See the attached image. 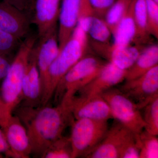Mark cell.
Returning <instances> with one entry per match:
<instances>
[{
    "instance_id": "8fae6325",
    "label": "cell",
    "mask_w": 158,
    "mask_h": 158,
    "mask_svg": "<svg viewBox=\"0 0 158 158\" xmlns=\"http://www.w3.org/2000/svg\"><path fill=\"white\" fill-rule=\"evenodd\" d=\"M92 46L100 56L106 59L118 68L127 70L133 65L144 45L132 44L115 46L112 44H105L92 42Z\"/></svg>"
},
{
    "instance_id": "7c38bea8",
    "label": "cell",
    "mask_w": 158,
    "mask_h": 158,
    "mask_svg": "<svg viewBox=\"0 0 158 158\" xmlns=\"http://www.w3.org/2000/svg\"><path fill=\"white\" fill-rule=\"evenodd\" d=\"M31 22L29 15L0 1V29L21 40L27 36Z\"/></svg>"
},
{
    "instance_id": "44dd1931",
    "label": "cell",
    "mask_w": 158,
    "mask_h": 158,
    "mask_svg": "<svg viewBox=\"0 0 158 158\" xmlns=\"http://www.w3.org/2000/svg\"><path fill=\"white\" fill-rule=\"evenodd\" d=\"M136 34L134 44L144 45L150 40L147 28V9L145 0H133Z\"/></svg>"
},
{
    "instance_id": "5b68a950",
    "label": "cell",
    "mask_w": 158,
    "mask_h": 158,
    "mask_svg": "<svg viewBox=\"0 0 158 158\" xmlns=\"http://www.w3.org/2000/svg\"><path fill=\"white\" fill-rule=\"evenodd\" d=\"M72 121L69 137L72 158H86L106 136L109 128L108 120L83 118Z\"/></svg>"
},
{
    "instance_id": "d6a6232c",
    "label": "cell",
    "mask_w": 158,
    "mask_h": 158,
    "mask_svg": "<svg viewBox=\"0 0 158 158\" xmlns=\"http://www.w3.org/2000/svg\"><path fill=\"white\" fill-rule=\"evenodd\" d=\"M4 157V156L0 154V158H2Z\"/></svg>"
},
{
    "instance_id": "7402d4cb",
    "label": "cell",
    "mask_w": 158,
    "mask_h": 158,
    "mask_svg": "<svg viewBox=\"0 0 158 158\" xmlns=\"http://www.w3.org/2000/svg\"><path fill=\"white\" fill-rule=\"evenodd\" d=\"M131 2V0H116L105 15L103 19L111 31L112 37L127 12Z\"/></svg>"
},
{
    "instance_id": "ffe728a7",
    "label": "cell",
    "mask_w": 158,
    "mask_h": 158,
    "mask_svg": "<svg viewBox=\"0 0 158 158\" xmlns=\"http://www.w3.org/2000/svg\"><path fill=\"white\" fill-rule=\"evenodd\" d=\"M136 34L134 13V2L131 0L127 12L118 24L113 35V45L120 46L132 44Z\"/></svg>"
},
{
    "instance_id": "7a4b0ae2",
    "label": "cell",
    "mask_w": 158,
    "mask_h": 158,
    "mask_svg": "<svg viewBox=\"0 0 158 158\" xmlns=\"http://www.w3.org/2000/svg\"><path fill=\"white\" fill-rule=\"evenodd\" d=\"M88 36L78 23L71 37L52 62L42 88L40 104L47 105L55 95L59 82L86 54Z\"/></svg>"
},
{
    "instance_id": "d6986e66",
    "label": "cell",
    "mask_w": 158,
    "mask_h": 158,
    "mask_svg": "<svg viewBox=\"0 0 158 158\" xmlns=\"http://www.w3.org/2000/svg\"><path fill=\"white\" fill-rule=\"evenodd\" d=\"M158 63V46L152 44L144 48L133 65L127 70L125 81L141 76Z\"/></svg>"
},
{
    "instance_id": "e0dca14e",
    "label": "cell",
    "mask_w": 158,
    "mask_h": 158,
    "mask_svg": "<svg viewBox=\"0 0 158 158\" xmlns=\"http://www.w3.org/2000/svg\"><path fill=\"white\" fill-rule=\"evenodd\" d=\"M81 0H62L58 30L59 52L71 37L79 22Z\"/></svg>"
},
{
    "instance_id": "83f0119b",
    "label": "cell",
    "mask_w": 158,
    "mask_h": 158,
    "mask_svg": "<svg viewBox=\"0 0 158 158\" xmlns=\"http://www.w3.org/2000/svg\"><path fill=\"white\" fill-rule=\"evenodd\" d=\"M116 0H88L95 14L104 19L105 15Z\"/></svg>"
},
{
    "instance_id": "f1b7e54d",
    "label": "cell",
    "mask_w": 158,
    "mask_h": 158,
    "mask_svg": "<svg viewBox=\"0 0 158 158\" xmlns=\"http://www.w3.org/2000/svg\"><path fill=\"white\" fill-rule=\"evenodd\" d=\"M29 15L34 11L36 0H2Z\"/></svg>"
},
{
    "instance_id": "8992f818",
    "label": "cell",
    "mask_w": 158,
    "mask_h": 158,
    "mask_svg": "<svg viewBox=\"0 0 158 158\" xmlns=\"http://www.w3.org/2000/svg\"><path fill=\"white\" fill-rule=\"evenodd\" d=\"M101 96L109 105L113 118L136 135L140 136L145 123L137 105L119 89L114 87L102 94Z\"/></svg>"
},
{
    "instance_id": "30bf717a",
    "label": "cell",
    "mask_w": 158,
    "mask_h": 158,
    "mask_svg": "<svg viewBox=\"0 0 158 158\" xmlns=\"http://www.w3.org/2000/svg\"><path fill=\"white\" fill-rule=\"evenodd\" d=\"M126 71L111 62H106L96 76L77 93L87 97L101 96L105 91L124 81Z\"/></svg>"
},
{
    "instance_id": "3957f363",
    "label": "cell",
    "mask_w": 158,
    "mask_h": 158,
    "mask_svg": "<svg viewBox=\"0 0 158 158\" xmlns=\"http://www.w3.org/2000/svg\"><path fill=\"white\" fill-rule=\"evenodd\" d=\"M37 37L27 36L20 44L6 76L0 85V96L11 113L23 101V78Z\"/></svg>"
},
{
    "instance_id": "4fadbf2b",
    "label": "cell",
    "mask_w": 158,
    "mask_h": 158,
    "mask_svg": "<svg viewBox=\"0 0 158 158\" xmlns=\"http://www.w3.org/2000/svg\"><path fill=\"white\" fill-rule=\"evenodd\" d=\"M23 100L24 106L36 107L42 96L41 79L37 64L36 45L31 51L23 78Z\"/></svg>"
},
{
    "instance_id": "2e32d148",
    "label": "cell",
    "mask_w": 158,
    "mask_h": 158,
    "mask_svg": "<svg viewBox=\"0 0 158 158\" xmlns=\"http://www.w3.org/2000/svg\"><path fill=\"white\" fill-rule=\"evenodd\" d=\"M61 0H36L33 23L37 26L38 37L41 38L57 27Z\"/></svg>"
},
{
    "instance_id": "277c9868",
    "label": "cell",
    "mask_w": 158,
    "mask_h": 158,
    "mask_svg": "<svg viewBox=\"0 0 158 158\" xmlns=\"http://www.w3.org/2000/svg\"><path fill=\"white\" fill-rule=\"evenodd\" d=\"M106 62L91 55H85L59 82L55 92L60 102L69 101L82 87L94 77Z\"/></svg>"
},
{
    "instance_id": "9c48e42d",
    "label": "cell",
    "mask_w": 158,
    "mask_h": 158,
    "mask_svg": "<svg viewBox=\"0 0 158 158\" xmlns=\"http://www.w3.org/2000/svg\"><path fill=\"white\" fill-rule=\"evenodd\" d=\"M63 103L68 106L75 119L108 120L113 118L109 105L101 96L87 97L75 95L69 101Z\"/></svg>"
},
{
    "instance_id": "484cf974",
    "label": "cell",
    "mask_w": 158,
    "mask_h": 158,
    "mask_svg": "<svg viewBox=\"0 0 158 158\" xmlns=\"http://www.w3.org/2000/svg\"><path fill=\"white\" fill-rule=\"evenodd\" d=\"M147 9V28L148 34L158 38V4L153 0H145Z\"/></svg>"
},
{
    "instance_id": "603a6c76",
    "label": "cell",
    "mask_w": 158,
    "mask_h": 158,
    "mask_svg": "<svg viewBox=\"0 0 158 158\" xmlns=\"http://www.w3.org/2000/svg\"><path fill=\"white\" fill-rule=\"evenodd\" d=\"M72 146L69 138L62 136L48 146L42 154V158H72Z\"/></svg>"
},
{
    "instance_id": "1f68e13d",
    "label": "cell",
    "mask_w": 158,
    "mask_h": 158,
    "mask_svg": "<svg viewBox=\"0 0 158 158\" xmlns=\"http://www.w3.org/2000/svg\"><path fill=\"white\" fill-rule=\"evenodd\" d=\"M153 1H154L157 4H158V0H153Z\"/></svg>"
},
{
    "instance_id": "cb8c5ba5",
    "label": "cell",
    "mask_w": 158,
    "mask_h": 158,
    "mask_svg": "<svg viewBox=\"0 0 158 158\" xmlns=\"http://www.w3.org/2000/svg\"><path fill=\"white\" fill-rule=\"evenodd\" d=\"M142 109L145 123L144 130L152 135H158V95L155 97Z\"/></svg>"
},
{
    "instance_id": "52a82bcc",
    "label": "cell",
    "mask_w": 158,
    "mask_h": 158,
    "mask_svg": "<svg viewBox=\"0 0 158 158\" xmlns=\"http://www.w3.org/2000/svg\"><path fill=\"white\" fill-rule=\"evenodd\" d=\"M118 89L142 110L158 95V65L141 76L125 81Z\"/></svg>"
},
{
    "instance_id": "5bb4252c",
    "label": "cell",
    "mask_w": 158,
    "mask_h": 158,
    "mask_svg": "<svg viewBox=\"0 0 158 158\" xmlns=\"http://www.w3.org/2000/svg\"><path fill=\"white\" fill-rule=\"evenodd\" d=\"M78 23L93 41L110 44L112 37L103 19L95 14L88 0H81Z\"/></svg>"
},
{
    "instance_id": "ac0fdd59",
    "label": "cell",
    "mask_w": 158,
    "mask_h": 158,
    "mask_svg": "<svg viewBox=\"0 0 158 158\" xmlns=\"http://www.w3.org/2000/svg\"><path fill=\"white\" fill-rule=\"evenodd\" d=\"M39 39V44L37 45V64L42 91L50 67L59 53L57 27Z\"/></svg>"
},
{
    "instance_id": "d4e9b609",
    "label": "cell",
    "mask_w": 158,
    "mask_h": 158,
    "mask_svg": "<svg viewBox=\"0 0 158 158\" xmlns=\"http://www.w3.org/2000/svg\"><path fill=\"white\" fill-rule=\"evenodd\" d=\"M157 135L149 134L143 130L140 135L141 141L139 158H158Z\"/></svg>"
},
{
    "instance_id": "f546056e",
    "label": "cell",
    "mask_w": 158,
    "mask_h": 158,
    "mask_svg": "<svg viewBox=\"0 0 158 158\" xmlns=\"http://www.w3.org/2000/svg\"><path fill=\"white\" fill-rule=\"evenodd\" d=\"M12 113L9 111L5 102L0 96V127L3 128L6 126Z\"/></svg>"
},
{
    "instance_id": "4dcf8cb0",
    "label": "cell",
    "mask_w": 158,
    "mask_h": 158,
    "mask_svg": "<svg viewBox=\"0 0 158 158\" xmlns=\"http://www.w3.org/2000/svg\"><path fill=\"white\" fill-rule=\"evenodd\" d=\"M11 61L9 55H0V85L7 74Z\"/></svg>"
},
{
    "instance_id": "9a60e30c",
    "label": "cell",
    "mask_w": 158,
    "mask_h": 158,
    "mask_svg": "<svg viewBox=\"0 0 158 158\" xmlns=\"http://www.w3.org/2000/svg\"><path fill=\"white\" fill-rule=\"evenodd\" d=\"M7 143L14 158H28L32 148L27 132L17 116H11L3 128Z\"/></svg>"
},
{
    "instance_id": "ba28073f",
    "label": "cell",
    "mask_w": 158,
    "mask_h": 158,
    "mask_svg": "<svg viewBox=\"0 0 158 158\" xmlns=\"http://www.w3.org/2000/svg\"><path fill=\"white\" fill-rule=\"evenodd\" d=\"M137 136L116 121L109 128L106 136L86 156L87 158H119L122 152Z\"/></svg>"
},
{
    "instance_id": "4316f807",
    "label": "cell",
    "mask_w": 158,
    "mask_h": 158,
    "mask_svg": "<svg viewBox=\"0 0 158 158\" xmlns=\"http://www.w3.org/2000/svg\"><path fill=\"white\" fill-rule=\"evenodd\" d=\"M20 40L0 29V55H9L19 46Z\"/></svg>"
},
{
    "instance_id": "6da1fadb",
    "label": "cell",
    "mask_w": 158,
    "mask_h": 158,
    "mask_svg": "<svg viewBox=\"0 0 158 158\" xmlns=\"http://www.w3.org/2000/svg\"><path fill=\"white\" fill-rule=\"evenodd\" d=\"M28 135L32 154L41 156L54 141L62 136L72 116L68 106L60 102L55 107L24 106L18 115Z\"/></svg>"
}]
</instances>
